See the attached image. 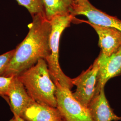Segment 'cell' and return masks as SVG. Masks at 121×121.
I'll use <instances>...</instances> for the list:
<instances>
[{"label": "cell", "instance_id": "277c9868", "mask_svg": "<svg viewBox=\"0 0 121 121\" xmlns=\"http://www.w3.org/2000/svg\"><path fill=\"white\" fill-rule=\"evenodd\" d=\"M56 108L65 121H94L88 108L75 99L68 88L56 83Z\"/></svg>", "mask_w": 121, "mask_h": 121}, {"label": "cell", "instance_id": "8fae6325", "mask_svg": "<svg viewBox=\"0 0 121 121\" xmlns=\"http://www.w3.org/2000/svg\"><path fill=\"white\" fill-rule=\"evenodd\" d=\"M88 108L94 121H118L121 117L117 115L111 108L104 92V87L91 100Z\"/></svg>", "mask_w": 121, "mask_h": 121}, {"label": "cell", "instance_id": "6da1fadb", "mask_svg": "<svg viewBox=\"0 0 121 121\" xmlns=\"http://www.w3.org/2000/svg\"><path fill=\"white\" fill-rule=\"evenodd\" d=\"M51 29L50 21L45 14L32 16L27 35L15 48L13 58L2 76H17L34 65L39 60H45L50 54Z\"/></svg>", "mask_w": 121, "mask_h": 121}, {"label": "cell", "instance_id": "3957f363", "mask_svg": "<svg viewBox=\"0 0 121 121\" xmlns=\"http://www.w3.org/2000/svg\"><path fill=\"white\" fill-rule=\"evenodd\" d=\"M71 14L58 15L50 20L51 32L49 39L50 54L45 60L51 78L54 83L71 89L73 86L72 79L66 76L61 69L59 62V47L60 36L65 29L69 26L74 18Z\"/></svg>", "mask_w": 121, "mask_h": 121}, {"label": "cell", "instance_id": "5b68a950", "mask_svg": "<svg viewBox=\"0 0 121 121\" xmlns=\"http://www.w3.org/2000/svg\"><path fill=\"white\" fill-rule=\"evenodd\" d=\"M98 71L99 66L96 59L88 69L72 79L73 85L76 86V91L72 93V95L86 108L88 107L95 96Z\"/></svg>", "mask_w": 121, "mask_h": 121}, {"label": "cell", "instance_id": "5bb4252c", "mask_svg": "<svg viewBox=\"0 0 121 121\" xmlns=\"http://www.w3.org/2000/svg\"><path fill=\"white\" fill-rule=\"evenodd\" d=\"M15 51V48L0 55V76L2 75L9 65L13 58Z\"/></svg>", "mask_w": 121, "mask_h": 121}, {"label": "cell", "instance_id": "7a4b0ae2", "mask_svg": "<svg viewBox=\"0 0 121 121\" xmlns=\"http://www.w3.org/2000/svg\"><path fill=\"white\" fill-rule=\"evenodd\" d=\"M31 98L35 102L56 107V86L51 78L45 59L17 76Z\"/></svg>", "mask_w": 121, "mask_h": 121}, {"label": "cell", "instance_id": "9c48e42d", "mask_svg": "<svg viewBox=\"0 0 121 121\" xmlns=\"http://www.w3.org/2000/svg\"><path fill=\"white\" fill-rule=\"evenodd\" d=\"M7 96L13 115L20 116L28 106L35 101L26 90L17 76H13L9 86Z\"/></svg>", "mask_w": 121, "mask_h": 121}, {"label": "cell", "instance_id": "8992f818", "mask_svg": "<svg viewBox=\"0 0 121 121\" xmlns=\"http://www.w3.org/2000/svg\"><path fill=\"white\" fill-rule=\"evenodd\" d=\"M71 14L73 16L82 15L88 22L100 26L113 27L121 31V21L97 9L88 0H74Z\"/></svg>", "mask_w": 121, "mask_h": 121}, {"label": "cell", "instance_id": "e0dca14e", "mask_svg": "<svg viewBox=\"0 0 121 121\" xmlns=\"http://www.w3.org/2000/svg\"><path fill=\"white\" fill-rule=\"evenodd\" d=\"M9 121H16V119H15V117H14L13 116V118H12V119H11L10 120H9Z\"/></svg>", "mask_w": 121, "mask_h": 121}, {"label": "cell", "instance_id": "4fadbf2b", "mask_svg": "<svg viewBox=\"0 0 121 121\" xmlns=\"http://www.w3.org/2000/svg\"><path fill=\"white\" fill-rule=\"evenodd\" d=\"M18 4L25 7L32 16L44 14L43 0H16Z\"/></svg>", "mask_w": 121, "mask_h": 121}, {"label": "cell", "instance_id": "52a82bcc", "mask_svg": "<svg viewBox=\"0 0 121 121\" xmlns=\"http://www.w3.org/2000/svg\"><path fill=\"white\" fill-rule=\"evenodd\" d=\"M96 60L99 71L94 96L99 93L110 79L121 75V48L109 56H105L100 52Z\"/></svg>", "mask_w": 121, "mask_h": 121}, {"label": "cell", "instance_id": "ba28073f", "mask_svg": "<svg viewBox=\"0 0 121 121\" xmlns=\"http://www.w3.org/2000/svg\"><path fill=\"white\" fill-rule=\"evenodd\" d=\"M81 22L88 24L95 30L99 36V46L104 55L109 56L117 52L121 48V31L113 27L100 26L88 21L81 20L75 18Z\"/></svg>", "mask_w": 121, "mask_h": 121}, {"label": "cell", "instance_id": "7c38bea8", "mask_svg": "<svg viewBox=\"0 0 121 121\" xmlns=\"http://www.w3.org/2000/svg\"><path fill=\"white\" fill-rule=\"evenodd\" d=\"M74 0H43L44 14L48 20L58 15L71 14Z\"/></svg>", "mask_w": 121, "mask_h": 121}, {"label": "cell", "instance_id": "30bf717a", "mask_svg": "<svg viewBox=\"0 0 121 121\" xmlns=\"http://www.w3.org/2000/svg\"><path fill=\"white\" fill-rule=\"evenodd\" d=\"M26 121H65L56 107L34 101L20 116Z\"/></svg>", "mask_w": 121, "mask_h": 121}, {"label": "cell", "instance_id": "2e32d148", "mask_svg": "<svg viewBox=\"0 0 121 121\" xmlns=\"http://www.w3.org/2000/svg\"><path fill=\"white\" fill-rule=\"evenodd\" d=\"M13 116L15 117L16 121H26L24 119H23V118H22L21 117L18 116L16 115H13Z\"/></svg>", "mask_w": 121, "mask_h": 121}, {"label": "cell", "instance_id": "9a60e30c", "mask_svg": "<svg viewBox=\"0 0 121 121\" xmlns=\"http://www.w3.org/2000/svg\"><path fill=\"white\" fill-rule=\"evenodd\" d=\"M13 77L0 76V95L7 96L9 86Z\"/></svg>", "mask_w": 121, "mask_h": 121}]
</instances>
